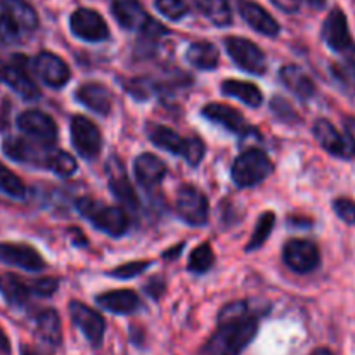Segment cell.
Returning <instances> with one entry per match:
<instances>
[{"instance_id": "12", "label": "cell", "mask_w": 355, "mask_h": 355, "mask_svg": "<svg viewBox=\"0 0 355 355\" xmlns=\"http://www.w3.org/2000/svg\"><path fill=\"white\" fill-rule=\"evenodd\" d=\"M283 260L293 272L309 274L319 267L321 253L309 239H291L284 245Z\"/></svg>"}, {"instance_id": "15", "label": "cell", "mask_w": 355, "mask_h": 355, "mask_svg": "<svg viewBox=\"0 0 355 355\" xmlns=\"http://www.w3.org/2000/svg\"><path fill=\"white\" fill-rule=\"evenodd\" d=\"M69 314H71L73 322L76 328L85 335L92 347H101L104 340V331H106V324L101 314H97L94 309L87 307L82 302H71L69 304Z\"/></svg>"}, {"instance_id": "30", "label": "cell", "mask_w": 355, "mask_h": 355, "mask_svg": "<svg viewBox=\"0 0 355 355\" xmlns=\"http://www.w3.org/2000/svg\"><path fill=\"white\" fill-rule=\"evenodd\" d=\"M3 12L9 14L21 26L23 31H33L38 26V16L33 7L24 0H7L3 3Z\"/></svg>"}, {"instance_id": "14", "label": "cell", "mask_w": 355, "mask_h": 355, "mask_svg": "<svg viewBox=\"0 0 355 355\" xmlns=\"http://www.w3.org/2000/svg\"><path fill=\"white\" fill-rule=\"evenodd\" d=\"M73 35L85 42H103L110 37V28L97 10L76 9L69 17Z\"/></svg>"}, {"instance_id": "41", "label": "cell", "mask_w": 355, "mask_h": 355, "mask_svg": "<svg viewBox=\"0 0 355 355\" xmlns=\"http://www.w3.org/2000/svg\"><path fill=\"white\" fill-rule=\"evenodd\" d=\"M335 75H338L343 82L352 83L355 89V62H345V64H336L335 66Z\"/></svg>"}, {"instance_id": "36", "label": "cell", "mask_w": 355, "mask_h": 355, "mask_svg": "<svg viewBox=\"0 0 355 355\" xmlns=\"http://www.w3.org/2000/svg\"><path fill=\"white\" fill-rule=\"evenodd\" d=\"M21 35H23V30L19 24L7 12L0 14V42L7 45L16 44L21 40Z\"/></svg>"}, {"instance_id": "23", "label": "cell", "mask_w": 355, "mask_h": 355, "mask_svg": "<svg viewBox=\"0 0 355 355\" xmlns=\"http://www.w3.org/2000/svg\"><path fill=\"white\" fill-rule=\"evenodd\" d=\"M76 99L89 107L90 111H96L99 114H110L111 106H113V96L110 90L104 85L96 82L83 83L78 90H76Z\"/></svg>"}, {"instance_id": "18", "label": "cell", "mask_w": 355, "mask_h": 355, "mask_svg": "<svg viewBox=\"0 0 355 355\" xmlns=\"http://www.w3.org/2000/svg\"><path fill=\"white\" fill-rule=\"evenodd\" d=\"M35 73L45 85L54 87V89H61L71 78L69 66L52 52H40L37 55V59H35Z\"/></svg>"}, {"instance_id": "40", "label": "cell", "mask_w": 355, "mask_h": 355, "mask_svg": "<svg viewBox=\"0 0 355 355\" xmlns=\"http://www.w3.org/2000/svg\"><path fill=\"white\" fill-rule=\"evenodd\" d=\"M58 286H59L58 279H52V277H44V279L33 281V283L30 284V290H31V293L38 295V297L49 298V297H52L55 291H58Z\"/></svg>"}, {"instance_id": "20", "label": "cell", "mask_w": 355, "mask_h": 355, "mask_svg": "<svg viewBox=\"0 0 355 355\" xmlns=\"http://www.w3.org/2000/svg\"><path fill=\"white\" fill-rule=\"evenodd\" d=\"M201 113H203L205 118L211 120L214 123L220 125V127H224L225 130L232 132V134L246 135L250 130L248 121L245 120V116H243L238 110L227 106V104H218V103L207 104Z\"/></svg>"}, {"instance_id": "4", "label": "cell", "mask_w": 355, "mask_h": 355, "mask_svg": "<svg viewBox=\"0 0 355 355\" xmlns=\"http://www.w3.org/2000/svg\"><path fill=\"white\" fill-rule=\"evenodd\" d=\"M272 173V162L260 149H248L234 159L231 168L232 180L238 187H253Z\"/></svg>"}, {"instance_id": "27", "label": "cell", "mask_w": 355, "mask_h": 355, "mask_svg": "<svg viewBox=\"0 0 355 355\" xmlns=\"http://www.w3.org/2000/svg\"><path fill=\"white\" fill-rule=\"evenodd\" d=\"M220 90L225 96L236 97L250 107H259L263 101L262 90L259 87L248 82H241V80H224Z\"/></svg>"}, {"instance_id": "19", "label": "cell", "mask_w": 355, "mask_h": 355, "mask_svg": "<svg viewBox=\"0 0 355 355\" xmlns=\"http://www.w3.org/2000/svg\"><path fill=\"white\" fill-rule=\"evenodd\" d=\"M107 175H110V189L113 191L114 198L128 210H139V198L135 194L134 186H132L123 166L116 158L111 159L110 165H107Z\"/></svg>"}, {"instance_id": "13", "label": "cell", "mask_w": 355, "mask_h": 355, "mask_svg": "<svg viewBox=\"0 0 355 355\" xmlns=\"http://www.w3.org/2000/svg\"><path fill=\"white\" fill-rule=\"evenodd\" d=\"M71 142L78 155L85 159L97 158L103 149L101 130L85 116H75L71 120Z\"/></svg>"}, {"instance_id": "32", "label": "cell", "mask_w": 355, "mask_h": 355, "mask_svg": "<svg viewBox=\"0 0 355 355\" xmlns=\"http://www.w3.org/2000/svg\"><path fill=\"white\" fill-rule=\"evenodd\" d=\"M274 224H276V215H274L272 211H266V214L260 215L255 231H253L252 234V239H250L248 245H246L245 248L246 252H255V250H259L260 246L267 241L270 232H272Z\"/></svg>"}, {"instance_id": "2", "label": "cell", "mask_w": 355, "mask_h": 355, "mask_svg": "<svg viewBox=\"0 0 355 355\" xmlns=\"http://www.w3.org/2000/svg\"><path fill=\"white\" fill-rule=\"evenodd\" d=\"M148 137L156 148H162L172 155H179L186 159L189 165L196 166L205 156V144L198 137L184 139L172 128L158 123H148L146 127Z\"/></svg>"}, {"instance_id": "17", "label": "cell", "mask_w": 355, "mask_h": 355, "mask_svg": "<svg viewBox=\"0 0 355 355\" xmlns=\"http://www.w3.org/2000/svg\"><path fill=\"white\" fill-rule=\"evenodd\" d=\"M312 132H314V137L319 142V146L331 156L342 159H349L352 156V148H350L349 139L343 137L329 120H326V118L315 120Z\"/></svg>"}, {"instance_id": "45", "label": "cell", "mask_w": 355, "mask_h": 355, "mask_svg": "<svg viewBox=\"0 0 355 355\" xmlns=\"http://www.w3.org/2000/svg\"><path fill=\"white\" fill-rule=\"evenodd\" d=\"M9 350H10L9 340H7L6 333H3L2 329H0V352H2V354H9Z\"/></svg>"}, {"instance_id": "3", "label": "cell", "mask_w": 355, "mask_h": 355, "mask_svg": "<svg viewBox=\"0 0 355 355\" xmlns=\"http://www.w3.org/2000/svg\"><path fill=\"white\" fill-rule=\"evenodd\" d=\"M76 210L99 231L106 232L107 236H113V238H120L130 227V220H128L125 210L118 207H104L103 203L92 200V198H82L76 201Z\"/></svg>"}, {"instance_id": "49", "label": "cell", "mask_w": 355, "mask_h": 355, "mask_svg": "<svg viewBox=\"0 0 355 355\" xmlns=\"http://www.w3.org/2000/svg\"><path fill=\"white\" fill-rule=\"evenodd\" d=\"M6 2H7V0H0V7H2Z\"/></svg>"}, {"instance_id": "48", "label": "cell", "mask_w": 355, "mask_h": 355, "mask_svg": "<svg viewBox=\"0 0 355 355\" xmlns=\"http://www.w3.org/2000/svg\"><path fill=\"white\" fill-rule=\"evenodd\" d=\"M311 355H335V354H333L329 349H318V350H314Z\"/></svg>"}, {"instance_id": "38", "label": "cell", "mask_w": 355, "mask_h": 355, "mask_svg": "<svg viewBox=\"0 0 355 355\" xmlns=\"http://www.w3.org/2000/svg\"><path fill=\"white\" fill-rule=\"evenodd\" d=\"M49 170L59 173V175H73L76 172V162L69 153L66 151H54V156H52V162Z\"/></svg>"}, {"instance_id": "31", "label": "cell", "mask_w": 355, "mask_h": 355, "mask_svg": "<svg viewBox=\"0 0 355 355\" xmlns=\"http://www.w3.org/2000/svg\"><path fill=\"white\" fill-rule=\"evenodd\" d=\"M200 12L215 26H229L232 23V10L229 0H194Z\"/></svg>"}, {"instance_id": "29", "label": "cell", "mask_w": 355, "mask_h": 355, "mask_svg": "<svg viewBox=\"0 0 355 355\" xmlns=\"http://www.w3.org/2000/svg\"><path fill=\"white\" fill-rule=\"evenodd\" d=\"M0 291H2L7 304L12 305V307L26 305L28 298L31 295L30 286L23 279H19L16 274H2L0 276Z\"/></svg>"}, {"instance_id": "7", "label": "cell", "mask_w": 355, "mask_h": 355, "mask_svg": "<svg viewBox=\"0 0 355 355\" xmlns=\"http://www.w3.org/2000/svg\"><path fill=\"white\" fill-rule=\"evenodd\" d=\"M225 49L232 61L252 75H263L267 71V59L262 49L253 44L248 38L227 37L225 38Z\"/></svg>"}, {"instance_id": "11", "label": "cell", "mask_w": 355, "mask_h": 355, "mask_svg": "<svg viewBox=\"0 0 355 355\" xmlns=\"http://www.w3.org/2000/svg\"><path fill=\"white\" fill-rule=\"evenodd\" d=\"M17 127L24 135L44 146H52L58 141V125L47 113L38 110L24 111L17 116Z\"/></svg>"}, {"instance_id": "47", "label": "cell", "mask_w": 355, "mask_h": 355, "mask_svg": "<svg viewBox=\"0 0 355 355\" xmlns=\"http://www.w3.org/2000/svg\"><path fill=\"white\" fill-rule=\"evenodd\" d=\"M180 252H182V245H180V246H177V248H175V250H172V252H170V253H165V255H163V257H165V259H170V257H175V255H179Z\"/></svg>"}, {"instance_id": "35", "label": "cell", "mask_w": 355, "mask_h": 355, "mask_svg": "<svg viewBox=\"0 0 355 355\" xmlns=\"http://www.w3.org/2000/svg\"><path fill=\"white\" fill-rule=\"evenodd\" d=\"M155 6L163 16L172 21L182 19L189 12V6H187L186 0H156Z\"/></svg>"}, {"instance_id": "5", "label": "cell", "mask_w": 355, "mask_h": 355, "mask_svg": "<svg viewBox=\"0 0 355 355\" xmlns=\"http://www.w3.org/2000/svg\"><path fill=\"white\" fill-rule=\"evenodd\" d=\"M111 10L118 23L127 30L142 31L148 37H159L168 33L166 28L156 23L139 0H111Z\"/></svg>"}, {"instance_id": "21", "label": "cell", "mask_w": 355, "mask_h": 355, "mask_svg": "<svg viewBox=\"0 0 355 355\" xmlns=\"http://www.w3.org/2000/svg\"><path fill=\"white\" fill-rule=\"evenodd\" d=\"M134 173L137 182L141 184L144 189H155L163 182L166 175V166L162 159L151 153H144V155L137 156L134 163Z\"/></svg>"}, {"instance_id": "46", "label": "cell", "mask_w": 355, "mask_h": 355, "mask_svg": "<svg viewBox=\"0 0 355 355\" xmlns=\"http://www.w3.org/2000/svg\"><path fill=\"white\" fill-rule=\"evenodd\" d=\"M304 2L307 3L309 7H312V9H318V10L324 9L326 7V0H304Z\"/></svg>"}, {"instance_id": "9", "label": "cell", "mask_w": 355, "mask_h": 355, "mask_svg": "<svg viewBox=\"0 0 355 355\" xmlns=\"http://www.w3.org/2000/svg\"><path fill=\"white\" fill-rule=\"evenodd\" d=\"M322 40L331 51L338 54H354L355 44L349 30V21L340 7H333L322 24Z\"/></svg>"}, {"instance_id": "43", "label": "cell", "mask_w": 355, "mask_h": 355, "mask_svg": "<svg viewBox=\"0 0 355 355\" xmlns=\"http://www.w3.org/2000/svg\"><path fill=\"white\" fill-rule=\"evenodd\" d=\"M272 2L284 12H297L298 10V0H272Z\"/></svg>"}, {"instance_id": "39", "label": "cell", "mask_w": 355, "mask_h": 355, "mask_svg": "<svg viewBox=\"0 0 355 355\" xmlns=\"http://www.w3.org/2000/svg\"><path fill=\"white\" fill-rule=\"evenodd\" d=\"M333 210L338 215L340 220L345 224L355 225V201L350 198H336L333 201Z\"/></svg>"}, {"instance_id": "10", "label": "cell", "mask_w": 355, "mask_h": 355, "mask_svg": "<svg viewBox=\"0 0 355 355\" xmlns=\"http://www.w3.org/2000/svg\"><path fill=\"white\" fill-rule=\"evenodd\" d=\"M24 64H26V59L23 55H14L12 61L0 59V82L6 83L7 87H10L14 92L19 94L24 99H38L40 90L26 73Z\"/></svg>"}, {"instance_id": "44", "label": "cell", "mask_w": 355, "mask_h": 355, "mask_svg": "<svg viewBox=\"0 0 355 355\" xmlns=\"http://www.w3.org/2000/svg\"><path fill=\"white\" fill-rule=\"evenodd\" d=\"M21 355H49V354L40 349H35V347L31 345H23L21 347Z\"/></svg>"}, {"instance_id": "42", "label": "cell", "mask_w": 355, "mask_h": 355, "mask_svg": "<svg viewBox=\"0 0 355 355\" xmlns=\"http://www.w3.org/2000/svg\"><path fill=\"white\" fill-rule=\"evenodd\" d=\"M345 130L350 142V148H352V153L355 155V116L345 118Z\"/></svg>"}, {"instance_id": "25", "label": "cell", "mask_w": 355, "mask_h": 355, "mask_svg": "<svg viewBox=\"0 0 355 355\" xmlns=\"http://www.w3.org/2000/svg\"><path fill=\"white\" fill-rule=\"evenodd\" d=\"M97 304L106 311L113 312V314H132L139 309L141 300L137 295L132 290H116V291H107V293L99 295L96 298Z\"/></svg>"}, {"instance_id": "33", "label": "cell", "mask_w": 355, "mask_h": 355, "mask_svg": "<svg viewBox=\"0 0 355 355\" xmlns=\"http://www.w3.org/2000/svg\"><path fill=\"white\" fill-rule=\"evenodd\" d=\"M0 193L7 194V196L14 198V200H24L26 198V186L23 180L10 172L7 166L0 163Z\"/></svg>"}, {"instance_id": "22", "label": "cell", "mask_w": 355, "mask_h": 355, "mask_svg": "<svg viewBox=\"0 0 355 355\" xmlns=\"http://www.w3.org/2000/svg\"><path fill=\"white\" fill-rule=\"evenodd\" d=\"M239 12H241L243 19L259 33L266 35V37L279 35V23L259 3L252 2V0H239Z\"/></svg>"}, {"instance_id": "8", "label": "cell", "mask_w": 355, "mask_h": 355, "mask_svg": "<svg viewBox=\"0 0 355 355\" xmlns=\"http://www.w3.org/2000/svg\"><path fill=\"white\" fill-rule=\"evenodd\" d=\"M177 215L182 218L186 224L200 227L208 222L210 215V205L207 196L194 186H182L177 193L175 200Z\"/></svg>"}, {"instance_id": "37", "label": "cell", "mask_w": 355, "mask_h": 355, "mask_svg": "<svg viewBox=\"0 0 355 355\" xmlns=\"http://www.w3.org/2000/svg\"><path fill=\"white\" fill-rule=\"evenodd\" d=\"M149 266H151V262H148V260L128 262V263H123V266L116 267V269L110 270V272H107V276L114 277V279H132V277H135V276H141L144 270L149 269Z\"/></svg>"}, {"instance_id": "28", "label": "cell", "mask_w": 355, "mask_h": 355, "mask_svg": "<svg viewBox=\"0 0 355 355\" xmlns=\"http://www.w3.org/2000/svg\"><path fill=\"white\" fill-rule=\"evenodd\" d=\"M37 335L51 347H59L62 342L61 319L55 311H44L37 318Z\"/></svg>"}, {"instance_id": "1", "label": "cell", "mask_w": 355, "mask_h": 355, "mask_svg": "<svg viewBox=\"0 0 355 355\" xmlns=\"http://www.w3.org/2000/svg\"><path fill=\"white\" fill-rule=\"evenodd\" d=\"M259 331V319L248 314L245 302L227 305L218 315V328L201 347L200 355H241Z\"/></svg>"}, {"instance_id": "34", "label": "cell", "mask_w": 355, "mask_h": 355, "mask_svg": "<svg viewBox=\"0 0 355 355\" xmlns=\"http://www.w3.org/2000/svg\"><path fill=\"white\" fill-rule=\"evenodd\" d=\"M214 260H215L214 250H211V246L208 245V243H205V245H200L193 253H191L187 269H189V272L193 274H203L211 269Z\"/></svg>"}, {"instance_id": "26", "label": "cell", "mask_w": 355, "mask_h": 355, "mask_svg": "<svg viewBox=\"0 0 355 355\" xmlns=\"http://www.w3.org/2000/svg\"><path fill=\"white\" fill-rule=\"evenodd\" d=\"M186 58L194 68L198 69H207V71H211L218 66V61H220V55H218L217 47H215L211 42H194V44L189 45L186 52Z\"/></svg>"}, {"instance_id": "24", "label": "cell", "mask_w": 355, "mask_h": 355, "mask_svg": "<svg viewBox=\"0 0 355 355\" xmlns=\"http://www.w3.org/2000/svg\"><path fill=\"white\" fill-rule=\"evenodd\" d=\"M279 76H281V82L288 87V90H291V92H293L297 97H300V99L307 101L315 94L314 82H312L311 76H309L300 66H295V64L283 66L279 71Z\"/></svg>"}, {"instance_id": "16", "label": "cell", "mask_w": 355, "mask_h": 355, "mask_svg": "<svg viewBox=\"0 0 355 355\" xmlns=\"http://www.w3.org/2000/svg\"><path fill=\"white\" fill-rule=\"evenodd\" d=\"M0 260L7 266L19 267L30 272L45 269V260L33 246L23 243H0Z\"/></svg>"}, {"instance_id": "6", "label": "cell", "mask_w": 355, "mask_h": 355, "mask_svg": "<svg viewBox=\"0 0 355 355\" xmlns=\"http://www.w3.org/2000/svg\"><path fill=\"white\" fill-rule=\"evenodd\" d=\"M2 149L3 155L14 162L45 166V168L51 166L52 156H54V151H51V146H44L40 142L24 137H7L2 142Z\"/></svg>"}]
</instances>
